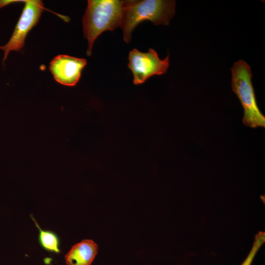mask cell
Wrapping results in <instances>:
<instances>
[{"mask_svg": "<svg viewBox=\"0 0 265 265\" xmlns=\"http://www.w3.org/2000/svg\"><path fill=\"white\" fill-rule=\"evenodd\" d=\"M124 9V0H89L82 18L83 34L88 40L86 54L92 53L96 38L106 30H113L121 26Z\"/></svg>", "mask_w": 265, "mask_h": 265, "instance_id": "2", "label": "cell"}, {"mask_svg": "<svg viewBox=\"0 0 265 265\" xmlns=\"http://www.w3.org/2000/svg\"><path fill=\"white\" fill-rule=\"evenodd\" d=\"M21 1V0H0V9L10 4L13 3L15 2H18Z\"/></svg>", "mask_w": 265, "mask_h": 265, "instance_id": "10", "label": "cell"}, {"mask_svg": "<svg viewBox=\"0 0 265 265\" xmlns=\"http://www.w3.org/2000/svg\"><path fill=\"white\" fill-rule=\"evenodd\" d=\"M128 67L132 71L134 84H140L154 75L164 74L169 65V55L160 59L153 49L143 53L134 49L129 54Z\"/></svg>", "mask_w": 265, "mask_h": 265, "instance_id": "5", "label": "cell"}, {"mask_svg": "<svg viewBox=\"0 0 265 265\" xmlns=\"http://www.w3.org/2000/svg\"><path fill=\"white\" fill-rule=\"evenodd\" d=\"M24 8L12 36L5 45L0 47L3 52V62L11 52H18L23 48L27 33L38 23L45 9L43 2L40 0H24Z\"/></svg>", "mask_w": 265, "mask_h": 265, "instance_id": "4", "label": "cell"}, {"mask_svg": "<svg viewBox=\"0 0 265 265\" xmlns=\"http://www.w3.org/2000/svg\"><path fill=\"white\" fill-rule=\"evenodd\" d=\"M175 0H124L121 27L124 40L129 43L134 28L144 21L155 25H168L175 12Z\"/></svg>", "mask_w": 265, "mask_h": 265, "instance_id": "1", "label": "cell"}, {"mask_svg": "<svg viewBox=\"0 0 265 265\" xmlns=\"http://www.w3.org/2000/svg\"><path fill=\"white\" fill-rule=\"evenodd\" d=\"M30 217L39 231L38 241L41 247L50 252L60 253V240L57 235L53 231L43 230L40 228L31 214Z\"/></svg>", "mask_w": 265, "mask_h": 265, "instance_id": "8", "label": "cell"}, {"mask_svg": "<svg viewBox=\"0 0 265 265\" xmlns=\"http://www.w3.org/2000/svg\"><path fill=\"white\" fill-rule=\"evenodd\" d=\"M86 63L85 59L60 54L51 61L49 70L57 82L73 86L79 81L82 70Z\"/></svg>", "mask_w": 265, "mask_h": 265, "instance_id": "6", "label": "cell"}, {"mask_svg": "<svg viewBox=\"0 0 265 265\" xmlns=\"http://www.w3.org/2000/svg\"><path fill=\"white\" fill-rule=\"evenodd\" d=\"M231 86L243 108V123L252 128L265 127V117L257 103L252 82L250 66L246 62L239 60L232 68Z\"/></svg>", "mask_w": 265, "mask_h": 265, "instance_id": "3", "label": "cell"}, {"mask_svg": "<svg viewBox=\"0 0 265 265\" xmlns=\"http://www.w3.org/2000/svg\"><path fill=\"white\" fill-rule=\"evenodd\" d=\"M98 250V245L90 239H84L73 245L65 255L67 265H91Z\"/></svg>", "mask_w": 265, "mask_h": 265, "instance_id": "7", "label": "cell"}, {"mask_svg": "<svg viewBox=\"0 0 265 265\" xmlns=\"http://www.w3.org/2000/svg\"><path fill=\"white\" fill-rule=\"evenodd\" d=\"M265 242V232L259 231L255 236L252 248L240 265H252L259 250Z\"/></svg>", "mask_w": 265, "mask_h": 265, "instance_id": "9", "label": "cell"}]
</instances>
